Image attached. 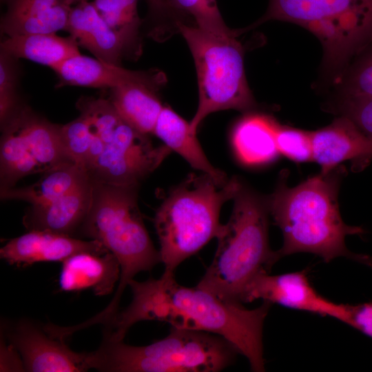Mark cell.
<instances>
[{
  "label": "cell",
  "instance_id": "obj_1",
  "mask_svg": "<svg viewBox=\"0 0 372 372\" xmlns=\"http://www.w3.org/2000/svg\"><path fill=\"white\" fill-rule=\"evenodd\" d=\"M132 300L118 311L104 332L123 340L130 328L142 320L165 322L172 327L204 331L223 337L249 361L255 372L265 371L262 330L271 303L263 301L254 309L222 299L196 286L179 285L174 272L164 271L158 279L129 282Z\"/></svg>",
  "mask_w": 372,
  "mask_h": 372
},
{
  "label": "cell",
  "instance_id": "obj_2",
  "mask_svg": "<svg viewBox=\"0 0 372 372\" xmlns=\"http://www.w3.org/2000/svg\"><path fill=\"white\" fill-rule=\"evenodd\" d=\"M344 171L335 167L300 185L289 187L287 174H281L274 192L267 198L269 213L283 234V245L276 251L279 258L300 252L314 254L329 262L344 256L372 268V258L350 251L345 245L348 235L362 234L361 227L342 220L338 194Z\"/></svg>",
  "mask_w": 372,
  "mask_h": 372
},
{
  "label": "cell",
  "instance_id": "obj_3",
  "mask_svg": "<svg viewBox=\"0 0 372 372\" xmlns=\"http://www.w3.org/2000/svg\"><path fill=\"white\" fill-rule=\"evenodd\" d=\"M233 200L212 262L197 286L242 303L250 283L261 273H269L280 258L269 245L267 198L242 183Z\"/></svg>",
  "mask_w": 372,
  "mask_h": 372
},
{
  "label": "cell",
  "instance_id": "obj_4",
  "mask_svg": "<svg viewBox=\"0 0 372 372\" xmlns=\"http://www.w3.org/2000/svg\"><path fill=\"white\" fill-rule=\"evenodd\" d=\"M92 183L91 206L81 231L113 254L121 270L113 298L105 309L91 318L93 324H105L119 311L122 295L134 277L152 270L161 261L138 207V187Z\"/></svg>",
  "mask_w": 372,
  "mask_h": 372
},
{
  "label": "cell",
  "instance_id": "obj_5",
  "mask_svg": "<svg viewBox=\"0 0 372 372\" xmlns=\"http://www.w3.org/2000/svg\"><path fill=\"white\" fill-rule=\"evenodd\" d=\"M241 184L235 176L221 183L207 174L192 173L169 192L154 218L165 271L174 272L219 236L221 207L234 198Z\"/></svg>",
  "mask_w": 372,
  "mask_h": 372
},
{
  "label": "cell",
  "instance_id": "obj_6",
  "mask_svg": "<svg viewBox=\"0 0 372 372\" xmlns=\"http://www.w3.org/2000/svg\"><path fill=\"white\" fill-rule=\"evenodd\" d=\"M271 20L299 25L323 48L324 72L337 83L353 58L372 43V0H269L250 30Z\"/></svg>",
  "mask_w": 372,
  "mask_h": 372
},
{
  "label": "cell",
  "instance_id": "obj_7",
  "mask_svg": "<svg viewBox=\"0 0 372 372\" xmlns=\"http://www.w3.org/2000/svg\"><path fill=\"white\" fill-rule=\"evenodd\" d=\"M237 353L221 336L172 327L165 338L147 346L103 337L88 362L90 369L107 372H218L232 364Z\"/></svg>",
  "mask_w": 372,
  "mask_h": 372
},
{
  "label": "cell",
  "instance_id": "obj_8",
  "mask_svg": "<svg viewBox=\"0 0 372 372\" xmlns=\"http://www.w3.org/2000/svg\"><path fill=\"white\" fill-rule=\"evenodd\" d=\"M176 27L193 56L198 87V105L189 122L196 133L210 114L225 110L248 111L256 105L244 68V51L237 30L218 34L180 20Z\"/></svg>",
  "mask_w": 372,
  "mask_h": 372
},
{
  "label": "cell",
  "instance_id": "obj_9",
  "mask_svg": "<svg viewBox=\"0 0 372 372\" xmlns=\"http://www.w3.org/2000/svg\"><path fill=\"white\" fill-rule=\"evenodd\" d=\"M90 123L103 143V149L88 174L93 181L136 186L154 171L172 152L155 146L147 134L126 122L110 103L96 106Z\"/></svg>",
  "mask_w": 372,
  "mask_h": 372
},
{
  "label": "cell",
  "instance_id": "obj_10",
  "mask_svg": "<svg viewBox=\"0 0 372 372\" xmlns=\"http://www.w3.org/2000/svg\"><path fill=\"white\" fill-rule=\"evenodd\" d=\"M1 129V189L14 187L28 175L74 162L64 146L61 125L51 123L25 104Z\"/></svg>",
  "mask_w": 372,
  "mask_h": 372
},
{
  "label": "cell",
  "instance_id": "obj_11",
  "mask_svg": "<svg viewBox=\"0 0 372 372\" xmlns=\"http://www.w3.org/2000/svg\"><path fill=\"white\" fill-rule=\"evenodd\" d=\"M7 337L20 354L25 371L82 372L90 369L88 353L72 351L64 340L28 320H21L8 329Z\"/></svg>",
  "mask_w": 372,
  "mask_h": 372
},
{
  "label": "cell",
  "instance_id": "obj_12",
  "mask_svg": "<svg viewBox=\"0 0 372 372\" xmlns=\"http://www.w3.org/2000/svg\"><path fill=\"white\" fill-rule=\"evenodd\" d=\"M257 299L347 322L346 304L335 303L320 295L306 270L279 275L261 273L249 285L243 302Z\"/></svg>",
  "mask_w": 372,
  "mask_h": 372
},
{
  "label": "cell",
  "instance_id": "obj_13",
  "mask_svg": "<svg viewBox=\"0 0 372 372\" xmlns=\"http://www.w3.org/2000/svg\"><path fill=\"white\" fill-rule=\"evenodd\" d=\"M65 30L79 45L107 63L121 65L123 59L137 58L141 52L113 30L87 0H79L73 5Z\"/></svg>",
  "mask_w": 372,
  "mask_h": 372
},
{
  "label": "cell",
  "instance_id": "obj_14",
  "mask_svg": "<svg viewBox=\"0 0 372 372\" xmlns=\"http://www.w3.org/2000/svg\"><path fill=\"white\" fill-rule=\"evenodd\" d=\"M110 252L96 240H83L48 231L30 230L9 240L0 249L1 258L11 265L25 267L39 262H63L80 252Z\"/></svg>",
  "mask_w": 372,
  "mask_h": 372
},
{
  "label": "cell",
  "instance_id": "obj_15",
  "mask_svg": "<svg viewBox=\"0 0 372 372\" xmlns=\"http://www.w3.org/2000/svg\"><path fill=\"white\" fill-rule=\"evenodd\" d=\"M313 161L327 174L345 161L365 165L372 158V138L351 119L340 116L330 125L311 132Z\"/></svg>",
  "mask_w": 372,
  "mask_h": 372
},
{
  "label": "cell",
  "instance_id": "obj_16",
  "mask_svg": "<svg viewBox=\"0 0 372 372\" xmlns=\"http://www.w3.org/2000/svg\"><path fill=\"white\" fill-rule=\"evenodd\" d=\"M57 87L72 85L94 88H114L141 82L161 86L163 78L157 70H131L82 54L73 56L53 70Z\"/></svg>",
  "mask_w": 372,
  "mask_h": 372
},
{
  "label": "cell",
  "instance_id": "obj_17",
  "mask_svg": "<svg viewBox=\"0 0 372 372\" xmlns=\"http://www.w3.org/2000/svg\"><path fill=\"white\" fill-rule=\"evenodd\" d=\"M3 1L7 8L1 20V32L12 37L65 30L71 8L79 0Z\"/></svg>",
  "mask_w": 372,
  "mask_h": 372
},
{
  "label": "cell",
  "instance_id": "obj_18",
  "mask_svg": "<svg viewBox=\"0 0 372 372\" xmlns=\"http://www.w3.org/2000/svg\"><path fill=\"white\" fill-rule=\"evenodd\" d=\"M120 265L111 252H80L62 262L60 289L77 292L91 289L99 296L110 294L120 278Z\"/></svg>",
  "mask_w": 372,
  "mask_h": 372
},
{
  "label": "cell",
  "instance_id": "obj_19",
  "mask_svg": "<svg viewBox=\"0 0 372 372\" xmlns=\"http://www.w3.org/2000/svg\"><path fill=\"white\" fill-rule=\"evenodd\" d=\"M92 192L93 183L90 179L47 205L32 206L23 217V225L29 231H48L71 236L82 225L89 212Z\"/></svg>",
  "mask_w": 372,
  "mask_h": 372
},
{
  "label": "cell",
  "instance_id": "obj_20",
  "mask_svg": "<svg viewBox=\"0 0 372 372\" xmlns=\"http://www.w3.org/2000/svg\"><path fill=\"white\" fill-rule=\"evenodd\" d=\"M278 123L272 117L252 113L241 118L231 133L236 155L244 164L256 165L272 162L280 154L276 142Z\"/></svg>",
  "mask_w": 372,
  "mask_h": 372
},
{
  "label": "cell",
  "instance_id": "obj_21",
  "mask_svg": "<svg viewBox=\"0 0 372 372\" xmlns=\"http://www.w3.org/2000/svg\"><path fill=\"white\" fill-rule=\"evenodd\" d=\"M153 134L172 151L180 155L192 167L213 176L219 182L227 181V175L208 160L190 123L171 107L164 106Z\"/></svg>",
  "mask_w": 372,
  "mask_h": 372
},
{
  "label": "cell",
  "instance_id": "obj_22",
  "mask_svg": "<svg viewBox=\"0 0 372 372\" xmlns=\"http://www.w3.org/2000/svg\"><path fill=\"white\" fill-rule=\"evenodd\" d=\"M90 179L83 167L75 162H68L43 173L38 181L30 185L1 189V198L41 206L67 194Z\"/></svg>",
  "mask_w": 372,
  "mask_h": 372
},
{
  "label": "cell",
  "instance_id": "obj_23",
  "mask_svg": "<svg viewBox=\"0 0 372 372\" xmlns=\"http://www.w3.org/2000/svg\"><path fill=\"white\" fill-rule=\"evenodd\" d=\"M0 49L17 59H28L52 70L81 54L79 44L73 37H63L56 33L8 37L1 41Z\"/></svg>",
  "mask_w": 372,
  "mask_h": 372
},
{
  "label": "cell",
  "instance_id": "obj_24",
  "mask_svg": "<svg viewBox=\"0 0 372 372\" xmlns=\"http://www.w3.org/2000/svg\"><path fill=\"white\" fill-rule=\"evenodd\" d=\"M159 86L141 82L111 88L109 100L119 115L140 132L153 134L163 108L156 92Z\"/></svg>",
  "mask_w": 372,
  "mask_h": 372
},
{
  "label": "cell",
  "instance_id": "obj_25",
  "mask_svg": "<svg viewBox=\"0 0 372 372\" xmlns=\"http://www.w3.org/2000/svg\"><path fill=\"white\" fill-rule=\"evenodd\" d=\"M64 146L71 158L88 172L103 149V143L82 114L61 125Z\"/></svg>",
  "mask_w": 372,
  "mask_h": 372
},
{
  "label": "cell",
  "instance_id": "obj_26",
  "mask_svg": "<svg viewBox=\"0 0 372 372\" xmlns=\"http://www.w3.org/2000/svg\"><path fill=\"white\" fill-rule=\"evenodd\" d=\"M92 3L113 30L141 50L138 0H93Z\"/></svg>",
  "mask_w": 372,
  "mask_h": 372
},
{
  "label": "cell",
  "instance_id": "obj_27",
  "mask_svg": "<svg viewBox=\"0 0 372 372\" xmlns=\"http://www.w3.org/2000/svg\"><path fill=\"white\" fill-rule=\"evenodd\" d=\"M336 83L340 98L372 97V43L360 52Z\"/></svg>",
  "mask_w": 372,
  "mask_h": 372
},
{
  "label": "cell",
  "instance_id": "obj_28",
  "mask_svg": "<svg viewBox=\"0 0 372 372\" xmlns=\"http://www.w3.org/2000/svg\"><path fill=\"white\" fill-rule=\"evenodd\" d=\"M17 59L0 51V123L2 125L23 104L18 87L19 70Z\"/></svg>",
  "mask_w": 372,
  "mask_h": 372
},
{
  "label": "cell",
  "instance_id": "obj_29",
  "mask_svg": "<svg viewBox=\"0 0 372 372\" xmlns=\"http://www.w3.org/2000/svg\"><path fill=\"white\" fill-rule=\"evenodd\" d=\"M172 8L192 17L196 25L206 31L228 34L233 32L225 23L216 0H168Z\"/></svg>",
  "mask_w": 372,
  "mask_h": 372
},
{
  "label": "cell",
  "instance_id": "obj_30",
  "mask_svg": "<svg viewBox=\"0 0 372 372\" xmlns=\"http://www.w3.org/2000/svg\"><path fill=\"white\" fill-rule=\"evenodd\" d=\"M276 142L280 154L296 162L313 161L311 132L278 123Z\"/></svg>",
  "mask_w": 372,
  "mask_h": 372
},
{
  "label": "cell",
  "instance_id": "obj_31",
  "mask_svg": "<svg viewBox=\"0 0 372 372\" xmlns=\"http://www.w3.org/2000/svg\"><path fill=\"white\" fill-rule=\"evenodd\" d=\"M338 110L372 138V97L340 98Z\"/></svg>",
  "mask_w": 372,
  "mask_h": 372
},
{
  "label": "cell",
  "instance_id": "obj_32",
  "mask_svg": "<svg viewBox=\"0 0 372 372\" xmlns=\"http://www.w3.org/2000/svg\"><path fill=\"white\" fill-rule=\"evenodd\" d=\"M346 306V324L372 338V302Z\"/></svg>",
  "mask_w": 372,
  "mask_h": 372
},
{
  "label": "cell",
  "instance_id": "obj_33",
  "mask_svg": "<svg viewBox=\"0 0 372 372\" xmlns=\"http://www.w3.org/2000/svg\"><path fill=\"white\" fill-rule=\"evenodd\" d=\"M25 371L20 354L10 343L9 346L4 343L3 345L1 344V371Z\"/></svg>",
  "mask_w": 372,
  "mask_h": 372
},
{
  "label": "cell",
  "instance_id": "obj_34",
  "mask_svg": "<svg viewBox=\"0 0 372 372\" xmlns=\"http://www.w3.org/2000/svg\"><path fill=\"white\" fill-rule=\"evenodd\" d=\"M151 14L156 19L164 20L170 17L172 8L168 0H147Z\"/></svg>",
  "mask_w": 372,
  "mask_h": 372
}]
</instances>
